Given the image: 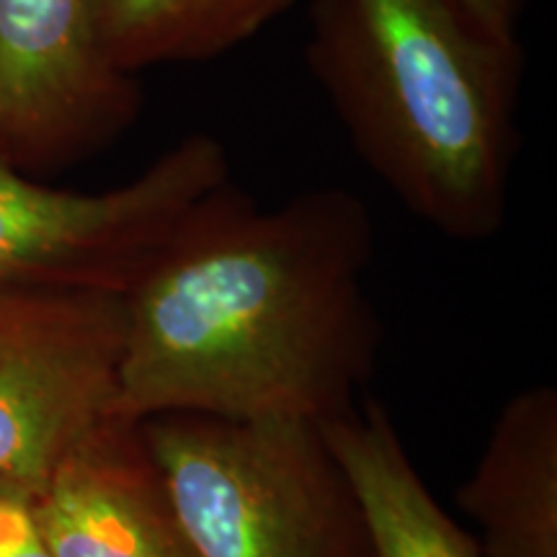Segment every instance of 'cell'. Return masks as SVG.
<instances>
[{
	"instance_id": "obj_2",
	"label": "cell",
	"mask_w": 557,
	"mask_h": 557,
	"mask_svg": "<svg viewBox=\"0 0 557 557\" xmlns=\"http://www.w3.org/2000/svg\"><path fill=\"white\" fill-rule=\"evenodd\" d=\"M305 62L369 171L465 243L508 218L521 41L485 37L449 0H310Z\"/></svg>"
},
{
	"instance_id": "obj_11",
	"label": "cell",
	"mask_w": 557,
	"mask_h": 557,
	"mask_svg": "<svg viewBox=\"0 0 557 557\" xmlns=\"http://www.w3.org/2000/svg\"><path fill=\"white\" fill-rule=\"evenodd\" d=\"M0 557H52L34 517V491L0 478Z\"/></svg>"
},
{
	"instance_id": "obj_3",
	"label": "cell",
	"mask_w": 557,
	"mask_h": 557,
	"mask_svg": "<svg viewBox=\"0 0 557 557\" xmlns=\"http://www.w3.org/2000/svg\"><path fill=\"white\" fill-rule=\"evenodd\" d=\"M139 423L197 557H372L320 423L199 413Z\"/></svg>"
},
{
	"instance_id": "obj_4",
	"label": "cell",
	"mask_w": 557,
	"mask_h": 557,
	"mask_svg": "<svg viewBox=\"0 0 557 557\" xmlns=\"http://www.w3.org/2000/svg\"><path fill=\"white\" fill-rule=\"evenodd\" d=\"M233 181L225 145L191 132L114 189H54L0 163V287L127 297Z\"/></svg>"
},
{
	"instance_id": "obj_5",
	"label": "cell",
	"mask_w": 557,
	"mask_h": 557,
	"mask_svg": "<svg viewBox=\"0 0 557 557\" xmlns=\"http://www.w3.org/2000/svg\"><path fill=\"white\" fill-rule=\"evenodd\" d=\"M124 299L0 287V478L32 491L114 418Z\"/></svg>"
},
{
	"instance_id": "obj_12",
	"label": "cell",
	"mask_w": 557,
	"mask_h": 557,
	"mask_svg": "<svg viewBox=\"0 0 557 557\" xmlns=\"http://www.w3.org/2000/svg\"><path fill=\"white\" fill-rule=\"evenodd\" d=\"M485 37L517 45L524 0H449Z\"/></svg>"
},
{
	"instance_id": "obj_9",
	"label": "cell",
	"mask_w": 557,
	"mask_h": 557,
	"mask_svg": "<svg viewBox=\"0 0 557 557\" xmlns=\"http://www.w3.org/2000/svg\"><path fill=\"white\" fill-rule=\"evenodd\" d=\"M320 429L364 511L372 557H480L475 537L436 504L380 400Z\"/></svg>"
},
{
	"instance_id": "obj_10",
	"label": "cell",
	"mask_w": 557,
	"mask_h": 557,
	"mask_svg": "<svg viewBox=\"0 0 557 557\" xmlns=\"http://www.w3.org/2000/svg\"><path fill=\"white\" fill-rule=\"evenodd\" d=\"M297 0H90L101 45L137 75L218 60L267 32Z\"/></svg>"
},
{
	"instance_id": "obj_8",
	"label": "cell",
	"mask_w": 557,
	"mask_h": 557,
	"mask_svg": "<svg viewBox=\"0 0 557 557\" xmlns=\"http://www.w3.org/2000/svg\"><path fill=\"white\" fill-rule=\"evenodd\" d=\"M457 506L480 529V557H557V389L506 403Z\"/></svg>"
},
{
	"instance_id": "obj_1",
	"label": "cell",
	"mask_w": 557,
	"mask_h": 557,
	"mask_svg": "<svg viewBox=\"0 0 557 557\" xmlns=\"http://www.w3.org/2000/svg\"><path fill=\"white\" fill-rule=\"evenodd\" d=\"M372 248V214L354 191L323 186L261 207L230 181L124 297L114 416L348 413L382 344Z\"/></svg>"
},
{
	"instance_id": "obj_6",
	"label": "cell",
	"mask_w": 557,
	"mask_h": 557,
	"mask_svg": "<svg viewBox=\"0 0 557 557\" xmlns=\"http://www.w3.org/2000/svg\"><path fill=\"white\" fill-rule=\"evenodd\" d=\"M90 0H0V163L47 178L116 145L143 114Z\"/></svg>"
},
{
	"instance_id": "obj_7",
	"label": "cell",
	"mask_w": 557,
	"mask_h": 557,
	"mask_svg": "<svg viewBox=\"0 0 557 557\" xmlns=\"http://www.w3.org/2000/svg\"><path fill=\"white\" fill-rule=\"evenodd\" d=\"M52 557H197L143 423L109 418L34 491Z\"/></svg>"
}]
</instances>
